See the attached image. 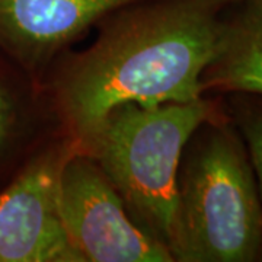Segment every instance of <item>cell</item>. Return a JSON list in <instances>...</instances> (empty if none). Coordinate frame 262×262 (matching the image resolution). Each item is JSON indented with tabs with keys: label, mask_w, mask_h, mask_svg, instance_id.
Listing matches in <instances>:
<instances>
[{
	"label": "cell",
	"mask_w": 262,
	"mask_h": 262,
	"mask_svg": "<svg viewBox=\"0 0 262 262\" xmlns=\"http://www.w3.org/2000/svg\"><path fill=\"white\" fill-rule=\"evenodd\" d=\"M140 0H0V50L38 72L86 29Z\"/></svg>",
	"instance_id": "obj_6"
},
{
	"label": "cell",
	"mask_w": 262,
	"mask_h": 262,
	"mask_svg": "<svg viewBox=\"0 0 262 262\" xmlns=\"http://www.w3.org/2000/svg\"><path fill=\"white\" fill-rule=\"evenodd\" d=\"M262 201L244 141L217 117L184 149L168 249L178 262H252Z\"/></svg>",
	"instance_id": "obj_2"
},
{
	"label": "cell",
	"mask_w": 262,
	"mask_h": 262,
	"mask_svg": "<svg viewBox=\"0 0 262 262\" xmlns=\"http://www.w3.org/2000/svg\"><path fill=\"white\" fill-rule=\"evenodd\" d=\"M58 204L82 262H173L168 248L131 219L118 191L80 147L63 165Z\"/></svg>",
	"instance_id": "obj_4"
},
{
	"label": "cell",
	"mask_w": 262,
	"mask_h": 262,
	"mask_svg": "<svg viewBox=\"0 0 262 262\" xmlns=\"http://www.w3.org/2000/svg\"><path fill=\"white\" fill-rule=\"evenodd\" d=\"M70 140L31 162L0 194V262H82L63 226L58 184Z\"/></svg>",
	"instance_id": "obj_5"
},
{
	"label": "cell",
	"mask_w": 262,
	"mask_h": 262,
	"mask_svg": "<svg viewBox=\"0 0 262 262\" xmlns=\"http://www.w3.org/2000/svg\"><path fill=\"white\" fill-rule=\"evenodd\" d=\"M234 0H140L103 19L88 50L58 72L54 98L80 149L114 108L203 98Z\"/></svg>",
	"instance_id": "obj_1"
},
{
	"label": "cell",
	"mask_w": 262,
	"mask_h": 262,
	"mask_svg": "<svg viewBox=\"0 0 262 262\" xmlns=\"http://www.w3.org/2000/svg\"><path fill=\"white\" fill-rule=\"evenodd\" d=\"M16 121V108L8 89L0 83V151L6 146Z\"/></svg>",
	"instance_id": "obj_9"
},
{
	"label": "cell",
	"mask_w": 262,
	"mask_h": 262,
	"mask_svg": "<svg viewBox=\"0 0 262 262\" xmlns=\"http://www.w3.org/2000/svg\"><path fill=\"white\" fill-rule=\"evenodd\" d=\"M234 2L237 3V2H262V0H234Z\"/></svg>",
	"instance_id": "obj_11"
},
{
	"label": "cell",
	"mask_w": 262,
	"mask_h": 262,
	"mask_svg": "<svg viewBox=\"0 0 262 262\" xmlns=\"http://www.w3.org/2000/svg\"><path fill=\"white\" fill-rule=\"evenodd\" d=\"M234 120L242 133L262 201V102L234 101Z\"/></svg>",
	"instance_id": "obj_8"
},
{
	"label": "cell",
	"mask_w": 262,
	"mask_h": 262,
	"mask_svg": "<svg viewBox=\"0 0 262 262\" xmlns=\"http://www.w3.org/2000/svg\"><path fill=\"white\" fill-rule=\"evenodd\" d=\"M229 12L220 50L201 77L203 91L262 95V2H237Z\"/></svg>",
	"instance_id": "obj_7"
},
{
	"label": "cell",
	"mask_w": 262,
	"mask_h": 262,
	"mask_svg": "<svg viewBox=\"0 0 262 262\" xmlns=\"http://www.w3.org/2000/svg\"><path fill=\"white\" fill-rule=\"evenodd\" d=\"M256 261H262V237H261V244H259V251H258V259Z\"/></svg>",
	"instance_id": "obj_10"
},
{
	"label": "cell",
	"mask_w": 262,
	"mask_h": 262,
	"mask_svg": "<svg viewBox=\"0 0 262 262\" xmlns=\"http://www.w3.org/2000/svg\"><path fill=\"white\" fill-rule=\"evenodd\" d=\"M214 117V102L204 98L155 106L124 103L82 147L118 191L131 219L166 248L182 153L196 128Z\"/></svg>",
	"instance_id": "obj_3"
}]
</instances>
